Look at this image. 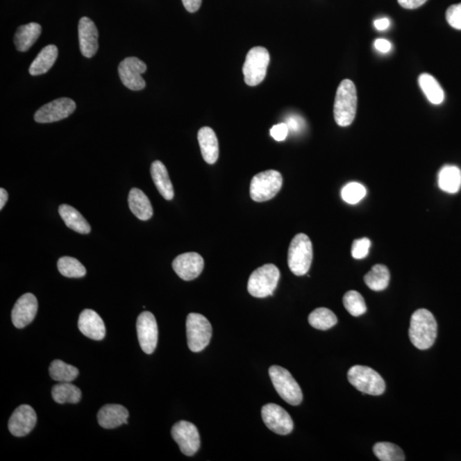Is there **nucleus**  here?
I'll return each mask as SVG.
<instances>
[{
  "mask_svg": "<svg viewBox=\"0 0 461 461\" xmlns=\"http://www.w3.org/2000/svg\"><path fill=\"white\" fill-rule=\"evenodd\" d=\"M419 85L427 99L433 105H441L444 101L445 94L444 89L437 79L430 74H422L419 77Z\"/></svg>",
  "mask_w": 461,
  "mask_h": 461,
  "instance_id": "nucleus-28",
  "label": "nucleus"
},
{
  "mask_svg": "<svg viewBox=\"0 0 461 461\" xmlns=\"http://www.w3.org/2000/svg\"><path fill=\"white\" fill-rule=\"evenodd\" d=\"M42 33V26L36 22L22 25L17 28L14 42L19 51H27L37 42Z\"/></svg>",
  "mask_w": 461,
  "mask_h": 461,
  "instance_id": "nucleus-24",
  "label": "nucleus"
},
{
  "mask_svg": "<svg viewBox=\"0 0 461 461\" xmlns=\"http://www.w3.org/2000/svg\"><path fill=\"white\" fill-rule=\"evenodd\" d=\"M58 56V47L54 44H49V46L43 48L31 63L29 74L35 76L47 73L57 60Z\"/></svg>",
  "mask_w": 461,
  "mask_h": 461,
  "instance_id": "nucleus-26",
  "label": "nucleus"
},
{
  "mask_svg": "<svg viewBox=\"0 0 461 461\" xmlns=\"http://www.w3.org/2000/svg\"><path fill=\"white\" fill-rule=\"evenodd\" d=\"M76 109V103L72 99H55L36 111L35 120L39 124H51L61 121L72 115Z\"/></svg>",
  "mask_w": 461,
  "mask_h": 461,
  "instance_id": "nucleus-13",
  "label": "nucleus"
},
{
  "mask_svg": "<svg viewBox=\"0 0 461 461\" xmlns=\"http://www.w3.org/2000/svg\"><path fill=\"white\" fill-rule=\"evenodd\" d=\"M262 417L267 428L278 435H288L293 430L291 415L277 404L269 403L262 409Z\"/></svg>",
  "mask_w": 461,
  "mask_h": 461,
  "instance_id": "nucleus-14",
  "label": "nucleus"
},
{
  "mask_svg": "<svg viewBox=\"0 0 461 461\" xmlns=\"http://www.w3.org/2000/svg\"><path fill=\"white\" fill-rule=\"evenodd\" d=\"M289 132V128L286 124H280L274 125L273 128L270 129V135L272 136L275 140L280 142V141H283L286 139Z\"/></svg>",
  "mask_w": 461,
  "mask_h": 461,
  "instance_id": "nucleus-39",
  "label": "nucleus"
},
{
  "mask_svg": "<svg viewBox=\"0 0 461 461\" xmlns=\"http://www.w3.org/2000/svg\"><path fill=\"white\" fill-rule=\"evenodd\" d=\"M446 20L452 28L461 31V3L449 7L446 11Z\"/></svg>",
  "mask_w": 461,
  "mask_h": 461,
  "instance_id": "nucleus-38",
  "label": "nucleus"
},
{
  "mask_svg": "<svg viewBox=\"0 0 461 461\" xmlns=\"http://www.w3.org/2000/svg\"><path fill=\"white\" fill-rule=\"evenodd\" d=\"M171 434L185 455L192 456L199 451L200 436L198 428L193 424L181 420L174 424Z\"/></svg>",
  "mask_w": 461,
  "mask_h": 461,
  "instance_id": "nucleus-10",
  "label": "nucleus"
},
{
  "mask_svg": "<svg viewBox=\"0 0 461 461\" xmlns=\"http://www.w3.org/2000/svg\"><path fill=\"white\" fill-rule=\"evenodd\" d=\"M374 47L378 51H380L382 53H387L390 50H392V43L389 40L385 39H378L375 40Z\"/></svg>",
  "mask_w": 461,
  "mask_h": 461,
  "instance_id": "nucleus-42",
  "label": "nucleus"
},
{
  "mask_svg": "<svg viewBox=\"0 0 461 461\" xmlns=\"http://www.w3.org/2000/svg\"><path fill=\"white\" fill-rule=\"evenodd\" d=\"M399 5L404 9L414 10L425 5L427 0H397Z\"/></svg>",
  "mask_w": 461,
  "mask_h": 461,
  "instance_id": "nucleus-41",
  "label": "nucleus"
},
{
  "mask_svg": "<svg viewBox=\"0 0 461 461\" xmlns=\"http://www.w3.org/2000/svg\"><path fill=\"white\" fill-rule=\"evenodd\" d=\"M313 261V245L306 234L293 237L288 251V266L296 276H303L310 269Z\"/></svg>",
  "mask_w": 461,
  "mask_h": 461,
  "instance_id": "nucleus-3",
  "label": "nucleus"
},
{
  "mask_svg": "<svg viewBox=\"0 0 461 461\" xmlns=\"http://www.w3.org/2000/svg\"><path fill=\"white\" fill-rule=\"evenodd\" d=\"M78 326L81 333L92 340L101 341L105 338L106 328L99 315L92 310H85L80 315Z\"/></svg>",
  "mask_w": 461,
  "mask_h": 461,
  "instance_id": "nucleus-19",
  "label": "nucleus"
},
{
  "mask_svg": "<svg viewBox=\"0 0 461 461\" xmlns=\"http://www.w3.org/2000/svg\"><path fill=\"white\" fill-rule=\"evenodd\" d=\"M198 140L204 161L214 165L219 158V143L214 130L210 126H203L199 131Z\"/></svg>",
  "mask_w": 461,
  "mask_h": 461,
  "instance_id": "nucleus-21",
  "label": "nucleus"
},
{
  "mask_svg": "<svg viewBox=\"0 0 461 461\" xmlns=\"http://www.w3.org/2000/svg\"><path fill=\"white\" fill-rule=\"evenodd\" d=\"M128 411L119 404H108L98 412L99 426L105 429H114L128 424Z\"/></svg>",
  "mask_w": 461,
  "mask_h": 461,
  "instance_id": "nucleus-20",
  "label": "nucleus"
},
{
  "mask_svg": "<svg viewBox=\"0 0 461 461\" xmlns=\"http://www.w3.org/2000/svg\"><path fill=\"white\" fill-rule=\"evenodd\" d=\"M188 347L192 352H200L209 345L212 337V326L203 315L189 314L187 319Z\"/></svg>",
  "mask_w": 461,
  "mask_h": 461,
  "instance_id": "nucleus-9",
  "label": "nucleus"
},
{
  "mask_svg": "<svg viewBox=\"0 0 461 461\" xmlns=\"http://www.w3.org/2000/svg\"><path fill=\"white\" fill-rule=\"evenodd\" d=\"M128 206L132 213L141 221H148L153 215L151 201L143 191L133 188L128 195Z\"/></svg>",
  "mask_w": 461,
  "mask_h": 461,
  "instance_id": "nucleus-22",
  "label": "nucleus"
},
{
  "mask_svg": "<svg viewBox=\"0 0 461 461\" xmlns=\"http://www.w3.org/2000/svg\"><path fill=\"white\" fill-rule=\"evenodd\" d=\"M269 62L270 55L266 48L255 47L249 51L243 66L245 83L251 87L261 84L265 79Z\"/></svg>",
  "mask_w": 461,
  "mask_h": 461,
  "instance_id": "nucleus-8",
  "label": "nucleus"
},
{
  "mask_svg": "<svg viewBox=\"0 0 461 461\" xmlns=\"http://www.w3.org/2000/svg\"><path fill=\"white\" fill-rule=\"evenodd\" d=\"M81 53L84 57H94L99 49V32L94 22L90 18L83 17L78 26Z\"/></svg>",
  "mask_w": 461,
  "mask_h": 461,
  "instance_id": "nucleus-18",
  "label": "nucleus"
},
{
  "mask_svg": "<svg viewBox=\"0 0 461 461\" xmlns=\"http://www.w3.org/2000/svg\"><path fill=\"white\" fill-rule=\"evenodd\" d=\"M370 247L371 241L367 237L355 240L353 242L351 250L353 258L357 260L367 258V255L369 254Z\"/></svg>",
  "mask_w": 461,
  "mask_h": 461,
  "instance_id": "nucleus-37",
  "label": "nucleus"
},
{
  "mask_svg": "<svg viewBox=\"0 0 461 461\" xmlns=\"http://www.w3.org/2000/svg\"><path fill=\"white\" fill-rule=\"evenodd\" d=\"M308 322L315 329L326 330L337 324V318L328 308H319L308 316Z\"/></svg>",
  "mask_w": 461,
  "mask_h": 461,
  "instance_id": "nucleus-31",
  "label": "nucleus"
},
{
  "mask_svg": "<svg viewBox=\"0 0 461 461\" xmlns=\"http://www.w3.org/2000/svg\"><path fill=\"white\" fill-rule=\"evenodd\" d=\"M136 327L141 349L146 354H152L158 341V327L155 316L151 312H143L137 319Z\"/></svg>",
  "mask_w": 461,
  "mask_h": 461,
  "instance_id": "nucleus-12",
  "label": "nucleus"
},
{
  "mask_svg": "<svg viewBox=\"0 0 461 461\" xmlns=\"http://www.w3.org/2000/svg\"><path fill=\"white\" fill-rule=\"evenodd\" d=\"M280 278L278 267L274 264H266L251 274L248 281V292L258 299L273 296Z\"/></svg>",
  "mask_w": 461,
  "mask_h": 461,
  "instance_id": "nucleus-4",
  "label": "nucleus"
},
{
  "mask_svg": "<svg viewBox=\"0 0 461 461\" xmlns=\"http://www.w3.org/2000/svg\"><path fill=\"white\" fill-rule=\"evenodd\" d=\"M286 125H287L289 131L292 133H299L301 129L303 128L304 121L303 119L299 115H290L286 119Z\"/></svg>",
  "mask_w": 461,
  "mask_h": 461,
  "instance_id": "nucleus-40",
  "label": "nucleus"
},
{
  "mask_svg": "<svg viewBox=\"0 0 461 461\" xmlns=\"http://www.w3.org/2000/svg\"><path fill=\"white\" fill-rule=\"evenodd\" d=\"M58 269L67 278H83L87 269L77 259L70 256H62L58 262Z\"/></svg>",
  "mask_w": 461,
  "mask_h": 461,
  "instance_id": "nucleus-33",
  "label": "nucleus"
},
{
  "mask_svg": "<svg viewBox=\"0 0 461 461\" xmlns=\"http://www.w3.org/2000/svg\"><path fill=\"white\" fill-rule=\"evenodd\" d=\"M367 195V190L364 185L357 182H351L342 189L341 196L344 202L356 204L360 202Z\"/></svg>",
  "mask_w": 461,
  "mask_h": 461,
  "instance_id": "nucleus-36",
  "label": "nucleus"
},
{
  "mask_svg": "<svg viewBox=\"0 0 461 461\" xmlns=\"http://www.w3.org/2000/svg\"><path fill=\"white\" fill-rule=\"evenodd\" d=\"M36 423L37 415L33 408L29 405H21L10 416L9 430L15 437H25L35 428Z\"/></svg>",
  "mask_w": 461,
  "mask_h": 461,
  "instance_id": "nucleus-17",
  "label": "nucleus"
},
{
  "mask_svg": "<svg viewBox=\"0 0 461 461\" xmlns=\"http://www.w3.org/2000/svg\"><path fill=\"white\" fill-rule=\"evenodd\" d=\"M38 312V301L35 295L26 293L15 303L11 319L17 328H24L35 319Z\"/></svg>",
  "mask_w": 461,
  "mask_h": 461,
  "instance_id": "nucleus-16",
  "label": "nucleus"
},
{
  "mask_svg": "<svg viewBox=\"0 0 461 461\" xmlns=\"http://www.w3.org/2000/svg\"><path fill=\"white\" fill-rule=\"evenodd\" d=\"M204 261L199 253L188 252L178 255L173 262V269L178 277L185 281L198 278L203 272Z\"/></svg>",
  "mask_w": 461,
  "mask_h": 461,
  "instance_id": "nucleus-15",
  "label": "nucleus"
},
{
  "mask_svg": "<svg viewBox=\"0 0 461 461\" xmlns=\"http://www.w3.org/2000/svg\"><path fill=\"white\" fill-rule=\"evenodd\" d=\"M389 26L390 21L389 18H379V19L374 21V27L378 31H385L389 28Z\"/></svg>",
  "mask_w": 461,
  "mask_h": 461,
  "instance_id": "nucleus-44",
  "label": "nucleus"
},
{
  "mask_svg": "<svg viewBox=\"0 0 461 461\" xmlns=\"http://www.w3.org/2000/svg\"><path fill=\"white\" fill-rule=\"evenodd\" d=\"M389 278L388 267L381 265V264H377L365 275L364 281L373 291L381 292L388 287Z\"/></svg>",
  "mask_w": 461,
  "mask_h": 461,
  "instance_id": "nucleus-29",
  "label": "nucleus"
},
{
  "mask_svg": "<svg viewBox=\"0 0 461 461\" xmlns=\"http://www.w3.org/2000/svg\"><path fill=\"white\" fill-rule=\"evenodd\" d=\"M409 338L414 347L425 351L433 346L437 336V323L429 310L421 308L412 314Z\"/></svg>",
  "mask_w": 461,
  "mask_h": 461,
  "instance_id": "nucleus-1",
  "label": "nucleus"
},
{
  "mask_svg": "<svg viewBox=\"0 0 461 461\" xmlns=\"http://www.w3.org/2000/svg\"><path fill=\"white\" fill-rule=\"evenodd\" d=\"M151 174L160 194L166 200H172L174 196V191L165 165L160 161L152 162Z\"/></svg>",
  "mask_w": 461,
  "mask_h": 461,
  "instance_id": "nucleus-23",
  "label": "nucleus"
},
{
  "mask_svg": "<svg viewBox=\"0 0 461 461\" xmlns=\"http://www.w3.org/2000/svg\"><path fill=\"white\" fill-rule=\"evenodd\" d=\"M49 371L51 378L60 383L72 382L79 375L78 368L60 360H55L51 362Z\"/></svg>",
  "mask_w": 461,
  "mask_h": 461,
  "instance_id": "nucleus-32",
  "label": "nucleus"
},
{
  "mask_svg": "<svg viewBox=\"0 0 461 461\" xmlns=\"http://www.w3.org/2000/svg\"><path fill=\"white\" fill-rule=\"evenodd\" d=\"M146 63L135 57L125 58L118 67L121 83L133 91H140L146 87V81L141 74L146 72Z\"/></svg>",
  "mask_w": 461,
  "mask_h": 461,
  "instance_id": "nucleus-11",
  "label": "nucleus"
},
{
  "mask_svg": "<svg viewBox=\"0 0 461 461\" xmlns=\"http://www.w3.org/2000/svg\"><path fill=\"white\" fill-rule=\"evenodd\" d=\"M59 215L69 228L81 234L91 232V226L79 211L68 204H62L58 209Z\"/></svg>",
  "mask_w": 461,
  "mask_h": 461,
  "instance_id": "nucleus-25",
  "label": "nucleus"
},
{
  "mask_svg": "<svg viewBox=\"0 0 461 461\" xmlns=\"http://www.w3.org/2000/svg\"><path fill=\"white\" fill-rule=\"evenodd\" d=\"M203 0H182L185 10L189 12L194 13L200 9Z\"/></svg>",
  "mask_w": 461,
  "mask_h": 461,
  "instance_id": "nucleus-43",
  "label": "nucleus"
},
{
  "mask_svg": "<svg viewBox=\"0 0 461 461\" xmlns=\"http://www.w3.org/2000/svg\"><path fill=\"white\" fill-rule=\"evenodd\" d=\"M438 185L442 191L451 194L458 192L461 187V170L453 165L442 167L438 174Z\"/></svg>",
  "mask_w": 461,
  "mask_h": 461,
  "instance_id": "nucleus-27",
  "label": "nucleus"
},
{
  "mask_svg": "<svg viewBox=\"0 0 461 461\" xmlns=\"http://www.w3.org/2000/svg\"><path fill=\"white\" fill-rule=\"evenodd\" d=\"M8 198V193H7L6 190L3 188L0 189V210H3V208L5 207Z\"/></svg>",
  "mask_w": 461,
  "mask_h": 461,
  "instance_id": "nucleus-45",
  "label": "nucleus"
},
{
  "mask_svg": "<svg viewBox=\"0 0 461 461\" xmlns=\"http://www.w3.org/2000/svg\"><path fill=\"white\" fill-rule=\"evenodd\" d=\"M283 177L276 170H267L255 174L251 182L250 194L255 202H266L280 192Z\"/></svg>",
  "mask_w": 461,
  "mask_h": 461,
  "instance_id": "nucleus-5",
  "label": "nucleus"
},
{
  "mask_svg": "<svg viewBox=\"0 0 461 461\" xmlns=\"http://www.w3.org/2000/svg\"><path fill=\"white\" fill-rule=\"evenodd\" d=\"M269 375L275 389L282 399L293 406L302 403V389L288 370L280 366H272L269 368Z\"/></svg>",
  "mask_w": 461,
  "mask_h": 461,
  "instance_id": "nucleus-7",
  "label": "nucleus"
},
{
  "mask_svg": "<svg viewBox=\"0 0 461 461\" xmlns=\"http://www.w3.org/2000/svg\"><path fill=\"white\" fill-rule=\"evenodd\" d=\"M374 453L381 461H404L403 451L399 446L390 442H378L374 446Z\"/></svg>",
  "mask_w": 461,
  "mask_h": 461,
  "instance_id": "nucleus-34",
  "label": "nucleus"
},
{
  "mask_svg": "<svg viewBox=\"0 0 461 461\" xmlns=\"http://www.w3.org/2000/svg\"><path fill=\"white\" fill-rule=\"evenodd\" d=\"M348 379L359 392L368 395L380 396L385 390V383L380 374L368 367H352L348 371Z\"/></svg>",
  "mask_w": 461,
  "mask_h": 461,
  "instance_id": "nucleus-6",
  "label": "nucleus"
},
{
  "mask_svg": "<svg viewBox=\"0 0 461 461\" xmlns=\"http://www.w3.org/2000/svg\"><path fill=\"white\" fill-rule=\"evenodd\" d=\"M357 91L352 81L345 79L338 85L334 102V119L340 126H348L355 120L357 110Z\"/></svg>",
  "mask_w": 461,
  "mask_h": 461,
  "instance_id": "nucleus-2",
  "label": "nucleus"
},
{
  "mask_svg": "<svg viewBox=\"0 0 461 461\" xmlns=\"http://www.w3.org/2000/svg\"><path fill=\"white\" fill-rule=\"evenodd\" d=\"M51 396L56 403L59 404H76L81 399V389L70 382L60 383L53 386Z\"/></svg>",
  "mask_w": 461,
  "mask_h": 461,
  "instance_id": "nucleus-30",
  "label": "nucleus"
},
{
  "mask_svg": "<svg viewBox=\"0 0 461 461\" xmlns=\"http://www.w3.org/2000/svg\"><path fill=\"white\" fill-rule=\"evenodd\" d=\"M343 303L346 310L353 316H360L366 313L367 305L363 296L358 292L349 291L346 292Z\"/></svg>",
  "mask_w": 461,
  "mask_h": 461,
  "instance_id": "nucleus-35",
  "label": "nucleus"
}]
</instances>
